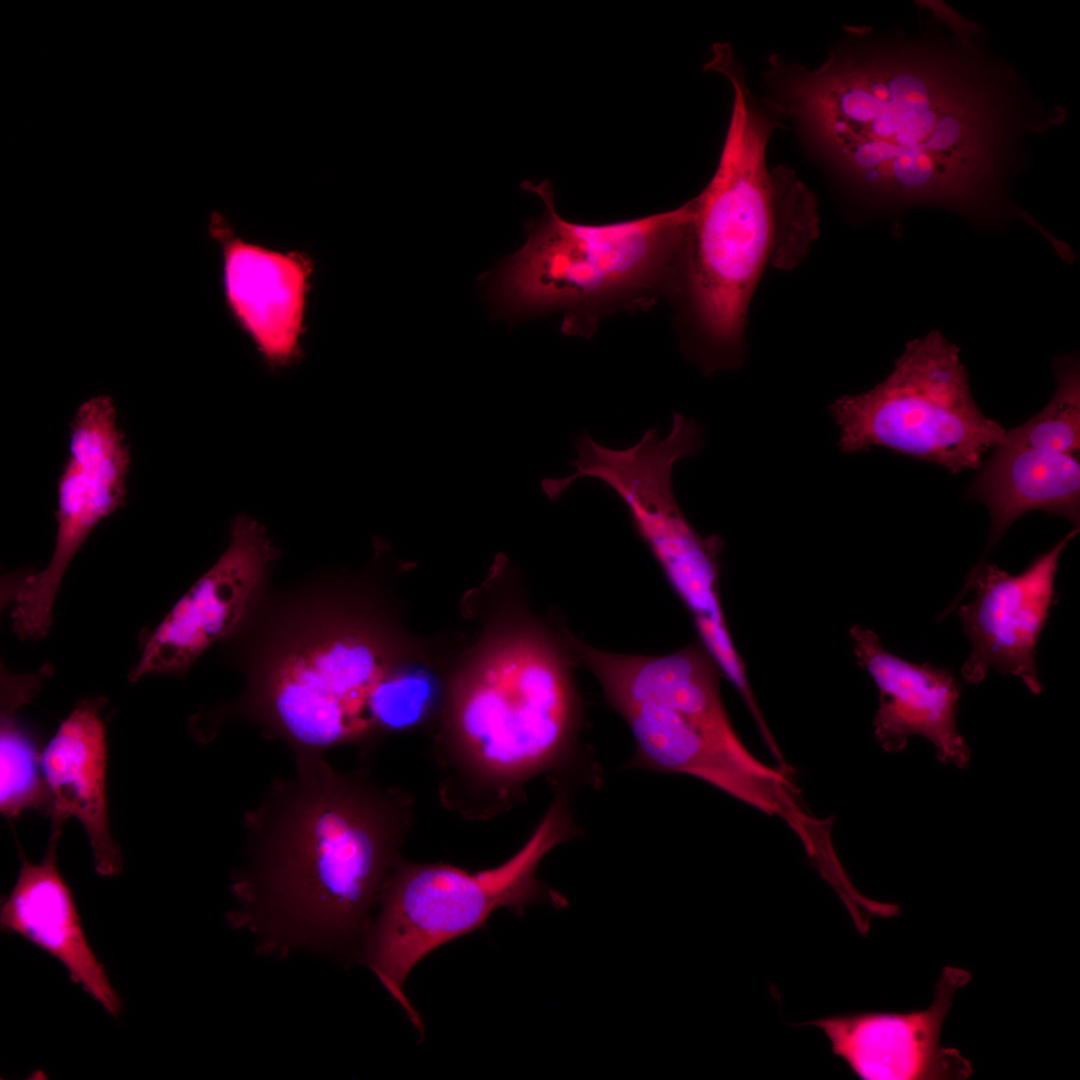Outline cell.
<instances>
[{"label":"cell","mask_w":1080,"mask_h":1080,"mask_svg":"<svg viewBox=\"0 0 1080 1080\" xmlns=\"http://www.w3.org/2000/svg\"><path fill=\"white\" fill-rule=\"evenodd\" d=\"M70 454L58 484L57 534L52 557L37 573L13 576L14 630L39 639L52 623L58 587L74 555L95 526L125 502L130 455L108 395L84 402L71 424Z\"/></svg>","instance_id":"30bf717a"},{"label":"cell","mask_w":1080,"mask_h":1080,"mask_svg":"<svg viewBox=\"0 0 1080 1080\" xmlns=\"http://www.w3.org/2000/svg\"><path fill=\"white\" fill-rule=\"evenodd\" d=\"M521 188L537 194L545 210L524 223L523 246L483 277L500 315L519 320L558 312L562 333L590 338L604 318L675 300L688 202L641 218L579 224L557 213L548 180H525Z\"/></svg>","instance_id":"8992f818"},{"label":"cell","mask_w":1080,"mask_h":1080,"mask_svg":"<svg viewBox=\"0 0 1080 1080\" xmlns=\"http://www.w3.org/2000/svg\"><path fill=\"white\" fill-rule=\"evenodd\" d=\"M64 825L51 824V835L40 863L21 851V866L11 893L1 903L0 927L16 933L56 958L70 980L82 986L112 1016L122 1002L103 965L90 947L71 889L57 866V846Z\"/></svg>","instance_id":"2e32d148"},{"label":"cell","mask_w":1080,"mask_h":1080,"mask_svg":"<svg viewBox=\"0 0 1080 1080\" xmlns=\"http://www.w3.org/2000/svg\"><path fill=\"white\" fill-rule=\"evenodd\" d=\"M828 411L841 453L882 447L952 473L979 469L1006 434L975 403L960 350L939 331L907 343L885 380Z\"/></svg>","instance_id":"9c48e42d"},{"label":"cell","mask_w":1080,"mask_h":1080,"mask_svg":"<svg viewBox=\"0 0 1080 1080\" xmlns=\"http://www.w3.org/2000/svg\"><path fill=\"white\" fill-rule=\"evenodd\" d=\"M858 664L879 690L874 718L877 741L887 752L901 751L912 735L927 738L941 762L965 768L971 752L957 729L961 687L951 670L917 664L887 651L871 630H850Z\"/></svg>","instance_id":"9a60e30c"},{"label":"cell","mask_w":1080,"mask_h":1080,"mask_svg":"<svg viewBox=\"0 0 1080 1080\" xmlns=\"http://www.w3.org/2000/svg\"><path fill=\"white\" fill-rule=\"evenodd\" d=\"M1078 532L1074 528L1019 574L984 561L971 570L965 591L973 588L975 598L958 609L972 643L961 667L966 682L979 683L994 668L1019 677L1033 694H1040L1036 646L1058 601L1054 582L1061 554Z\"/></svg>","instance_id":"4fadbf2b"},{"label":"cell","mask_w":1080,"mask_h":1080,"mask_svg":"<svg viewBox=\"0 0 1080 1080\" xmlns=\"http://www.w3.org/2000/svg\"><path fill=\"white\" fill-rule=\"evenodd\" d=\"M714 71L733 88L731 118L710 182L688 201L678 306L680 348L708 376L743 359L748 305L781 233L811 231L815 200L795 171L766 161L769 138L782 122L753 95L733 55Z\"/></svg>","instance_id":"277c9868"},{"label":"cell","mask_w":1080,"mask_h":1080,"mask_svg":"<svg viewBox=\"0 0 1080 1080\" xmlns=\"http://www.w3.org/2000/svg\"><path fill=\"white\" fill-rule=\"evenodd\" d=\"M916 7V29L849 27L815 69L772 55L768 101L878 206L1015 216L1009 183L1029 163L1028 141L1068 111L1039 96L980 23L944 1Z\"/></svg>","instance_id":"6da1fadb"},{"label":"cell","mask_w":1080,"mask_h":1080,"mask_svg":"<svg viewBox=\"0 0 1080 1080\" xmlns=\"http://www.w3.org/2000/svg\"><path fill=\"white\" fill-rule=\"evenodd\" d=\"M229 530L221 557L147 634L140 660L129 673L131 682L149 674H186L208 647L240 627L269 587L280 552L266 529L239 514Z\"/></svg>","instance_id":"8fae6325"},{"label":"cell","mask_w":1080,"mask_h":1080,"mask_svg":"<svg viewBox=\"0 0 1080 1080\" xmlns=\"http://www.w3.org/2000/svg\"><path fill=\"white\" fill-rule=\"evenodd\" d=\"M578 833L568 792L558 790L523 847L496 868L470 873L397 858L379 897L380 913L368 929L365 959L418 1030L422 1020L403 992L411 969L442 944L482 927L498 908L563 905L564 898L538 879L536 870L552 848Z\"/></svg>","instance_id":"ba28073f"},{"label":"cell","mask_w":1080,"mask_h":1080,"mask_svg":"<svg viewBox=\"0 0 1080 1080\" xmlns=\"http://www.w3.org/2000/svg\"><path fill=\"white\" fill-rule=\"evenodd\" d=\"M348 584L324 572L266 589L223 641L244 689L199 714L205 730L245 719L286 742L295 757L375 739L370 699L399 662L398 647L383 615Z\"/></svg>","instance_id":"3957f363"},{"label":"cell","mask_w":1080,"mask_h":1080,"mask_svg":"<svg viewBox=\"0 0 1080 1080\" xmlns=\"http://www.w3.org/2000/svg\"><path fill=\"white\" fill-rule=\"evenodd\" d=\"M438 700L439 687L430 672L399 661L370 699V718L376 738L422 724L434 711Z\"/></svg>","instance_id":"44dd1931"},{"label":"cell","mask_w":1080,"mask_h":1080,"mask_svg":"<svg viewBox=\"0 0 1080 1080\" xmlns=\"http://www.w3.org/2000/svg\"><path fill=\"white\" fill-rule=\"evenodd\" d=\"M968 495L991 515L988 548L1024 513L1039 510L1080 522L1078 456L1002 441L982 463Z\"/></svg>","instance_id":"ac0fdd59"},{"label":"cell","mask_w":1080,"mask_h":1080,"mask_svg":"<svg viewBox=\"0 0 1080 1080\" xmlns=\"http://www.w3.org/2000/svg\"><path fill=\"white\" fill-rule=\"evenodd\" d=\"M580 705L569 671L536 630L489 646L447 692L438 756L448 805L488 817L531 779L563 775L579 757Z\"/></svg>","instance_id":"5b68a950"},{"label":"cell","mask_w":1080,"mask_h":1080,"mask_svg":"<svg viewBox=\"0 0 1080 1080\" xmlns=\"http://www.w3.org/2000/svg\"><path fill=\"white\" fill-rule=\"evenodd\" d=\"M245 816L246 866L230 918L269 946L341 945L368 931L372 907L413 819L411 797L324 755L295 757Z\"/></svg>","instance_id":"7a4b0ae2"},{"label":"cell","mask_w":1080,"mask_h":1080,"mask_svg":"<svg viewBox=\"0 0 1080 1080\" xmlns=\"http://www.w3.org/2000/svg\"><path fill=\"white\" fill-rule=\"evenodd\" d=\"M1057 388L1049 403L1027 422L1006 431L1004 442L1078 456L1080 376L1075 358L1056 364Z\"/></svg>","instance_id":"ffe728a7"},{"label":"cell","mask_w":1080,"mask_h":1080,"mask_svg":"<svg viewBox=\"0 0 1080 1080\" xmlns=\"http://www.w3.org/2000/svg\"><path fill=\"white\" fill-rule=\"evenodd\" d=\"M104 697L83 699L63 720L42 751L41 769L50 797L51 823L70 817L83 826L101 876L123 867L118 844L110 832L106 798L108 745L101 712Z\"/></svg>","instance_id":"e0dca14e"},{"label":"cell","mask_w":1080,"mask_h":1080,"mask_svg":"<svg viewBox=\"0 0 1080 1080\" xmlns=\"http://www.w3.org/2000/svg\"><path fill=\"white\" fill-rule=\"evenodd\" d=\"M970 980L968 971L946 966L925 1010L835 1015L798 1025L819 1028L832 1053L861 1079H966L971 1062L957 1049L940 1046V1034L954 994Z\"/></svg>","instance_id":"5bb4252c"},{"label":"cell","mask_w":1080,"mask_h":1080,"mask_svg":"<svg viewBox=\"0 0 1080 1080\" xmlns=\"http://www.w3.org/2000/svg\"><path fill=\"white\" fill-rule=\"evenodd\" d=\"M674 416H683V417H685L683 414H680L678 412H674L673 415H672V418ZM685 418H688V417H685ZM688 419L694 421L701 428L702 432L704 433L703 427L701 425H699L691 417L688 418ZM589 437H591V436L587 432H583L582 434H580L577 437V439L573 443V447L575 448L576 452H577L578 445L584 439L589 438ZM572 461L573 460H570L568 463L570 465H572ZM576 480H578V479L573 478V473L571 475H568V476H565V477H562V478H548V477H546V478H543L541 480L540 486H541V489H542L543 493L545 494V496L549 500L555 501V500H558L566 492V490L572 485V483L574 481H576Z\"/></svg>","instance_id":"7402d4cb"},{"label":"cell","mask_w":1080,"mask_h":1080,"mask_svg":"<svg viewBox=\"0 0 1080 1080\" xmlns=\"http://www.w3.org/2000/svg\"><path fill=\"white\" fill-rule=\"evenodd\" d=\"M52 672L44 666L38 673L15 675L1 672L0 715V811L8 819L33 809L50 811V797L41 769L37 738L18 721L20 707L41 689Z\"/></svg>","instance_id":"d6986e66"},{"label":"cell","mask_w":1080,"mask_h":1080,"mask_svg":"<svg viewBox=\"0 0 1080 1080\" xmlns=\"http://www.w3.org/2000/svg\"><path fill=\"white\" fill-rule=\"evenodd\" d=\"M573 646L632 733L635 751L627 768L690 775L789 824L798 816L791 770L768 766L743 744L707 650L691 646L635 656L576 641Z\"/></svg>","instance_id":"52a82bcc"},{"label":"cell","mask_w":1080,"mask_h":1080,"mask_svg":"<svg viewBox=\"0 0 1080 1080\" xmlns=\"http://www.w3.org/2000/svg\"><path fill=\"white\" fill-rule=\"evenodd\" d=\"M210 237L221 255V284L226 310L253 343L272 373L304 358L302 340L315 273L312 256L247 241L213 212Z\"/></svg>","instance_id":"7c38bea8"}]
</instances>
